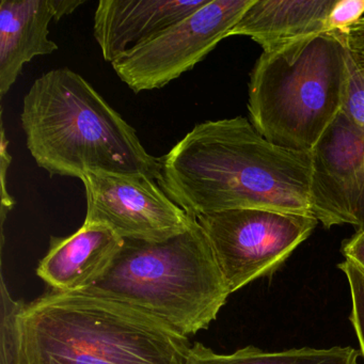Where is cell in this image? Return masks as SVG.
Listing matches in <instances>:
<instances>
[{"instance_id":"obj_1","label":"cell","mask_w":364,"mask_h":364,"mask_svg":"<svg viewBox=\"0 0 364 364\" xmlns=\"http://www.w3.org/2000/svg\"><path fill=\"white\" fill-rule=\"evenodd\" d=\"M159 161V187L195 218L238 208L312 215L310 152L272 144L244 117L195 125Z\"/></svg>"},{"instance_id":"obj_2","label":"cell","mask_w":364,"mask_h":364,"mask_svg":"<svg viewBox=\"0 0 364 364\" xmlns=\"http://www.w3.org/2000/svg\"><path fill=\"white\" fill-rule=\"evenodd\" d=\"M0 364H187L188 338L121 302L46 291L29 304L1 283Z\"/></svg>"},{"instance_id":"obj_3","label":"cell","mask_w":364,"mask_h":364,"mask_svg":"<svg viewBox=\"0 0 364 364\" xmlns=\"http://www.w3.org/2000/svg\"><path fill=\"white\" fill-rule=\"evenodd\" d=\"M27 148L50 176L82 178L89 172L144 174L157 181L161 161L137 132L85 80L56 69L35 80L23 103Z\"/></svg>"},{"instance_id":"obj_4","label":"cell","mask_w":364,"mask_h":364,"mask_svg":"<svg viewBox=\"0 0 364 364\" xmlns=\"http://www.w3.org/2000/svg\"><path fill=\"white\" fill-rule=\"evenodd\" d=\"M84 291L131 306L186 338L206 329L231 295L198 220L163 242L124 240L107 272Z\"/></svg>"},{"instance_id":"obj_5","label":"cell","mask_w":364,"mask_h":364,"mask_svg":"<svg viewBox=\"0 0 364 364\" xmlns=\"http://www.w3.org/2000/svg\"><path fill=\"white\" fill-rule=\"evenodd\" d=\"M340 33H323L263 52L249 82L248 109L264 138L310 152L340 114L348 74Z\"/></svg>"},{"instance_id":"obj_6","label":"cell","mask_w":364,"mask_h":364,"mask_svg":"<svg viewBox=\"0 0 364 364\" xmlns=\"http://www.w3.org/2000/svg\"><path fill=\"white\" fill-rule=\"evenodd\" d=\"M230 291L272 276L312 233L317 219L267 208H238L197 217Z\"/></svg>"},{"instance_id":"obj_7","label":"cell","mask_w":364,"mask_h":364,"mask_svg":"<svg viewBox=\"0 0 364 364\" xmlns=\"http://www.w3.org/2000/svg\"><path fill=\"white\" fill-rule=\"evenodd\" d=\"M255 0H210L208 5L129 50L112 63L135 93L167 86L193 70L219 42L230 37Z\"/></svg>"},{"instance_id":"obj_8","label":"cell","mask_w":364,"mask_h":364,"mask_svg":"<svg viewBox=\"0 0 364 364\" xmlns=\"http://www.w3.org/2000/svg\"><path fill=\"white\" fill-rule=\"evenodd\" d=\"M82 182L87 198L84 223L104 225L123 240L163 242L197 220L144 174L89 172Z\"/></svg>"},{"instance_id":"obj_9","label":"cell","mask_w":364,"mask_h":364,"mask_svg":"<svg viewBox=\"0 0 364 364\" xmlns=\"http://www.w3.org/2000/svg\"><path fill=\"white\" fill-rule=\"evenodd\" d=\"M311 214L364 231V129L343 110L310 151Z\"/></svg>"},{"instance_id":"obj_10","label":"cell","mask_w":364,"mask_h":364,"mask_svg":"<svg viewBox=\"0 0 364 364\" xmlns=\"http://www.w3.org/2000/svg\"><path fill=\"white\" fill-rule=\"evenodd\" d=\"M208 3L210 0H101L95 10L93 33L104 59L114 63Z\"/></svg>"},{"instance_id":"obj_11","label":"cell","mask_w":364,"mask_h":364,"mask_svg":"<svg viewBox=\"0 0 364 364\" xmlns=\"http://www.w3.org/2000/svg\"><path fill=\"white\" fill-rule=\"evenodd\" d=\"M124 240L99 225L84 223L73 235L50 237L37 274L55 291H84L103 277Z\"/></svg>"},{"instance_id":"obj_12","label":"cell","mask_w":364,"mask_h":364,"mask_svg":"<svg viewBox=\"0 0 364 364\" xmlns=\"http://www.w3.org/2000/svg\"><path fill=\"white\" fill-rule=\"evenodd\" d=\"M53 20L52 0H1L0 97L9 92L26 63L58 50V46L48 39Z\"/></svg>"},{"instance_id":"obj_13","label":"cell","mask_w":364,"mask_h":364,"mask_svg":"<svg viewBox=\"0 0 364 364\" xmlns=\"http://www.w3.org/2000/svg\"><path fill=\"white\" fill-rule=\"evenodd\" d=\"M336 0H255L231 36H245L274 50L309 36L326 33V22Z\"/></svg>"},{"instance_id":"obj_14","label":"cell","mask_w":364,"mask_h":364,"mask_svg":"<svg viewBox=\"0 0 364 364\" xmlns=\"http://www.w3.org/2000/svg\"><path fill=\"white\" fill-rule=\"evenodd\" d=\"M360 353L350 346L327 349L304 347L267 353L250 345L231 355H221L197 342L189 349L187 364H359Z\"/></svg>"},{"instance_id":"obj_15","label":"cell","mask_w":364,"mask_h":364,"mask_svg":"<svg viewBox=\"0 0 364 364\" xmlns=\"http://www.w3.org/2000/svg\"><path fill=\"white\" fill-rule=\"evenodd\" d=\"M338 267L348 281L351 297L349 318L359 341L360 353L364 358V272L349 259L338 264Z\"/></svg>"},{"instance_id":"obj_16","label":"cell","mask_w":364,"mask_h":364,"mask_svg":"<svg viewBox=\"0 0 364 364\" xmlns=\"http://www.w3.org/2000/svg\"><path fill=\"white\" fill-rule=\"evenodd\" d=\"M347 63L348 74L342 110L355 124L364 129V84L349 58Z\"/></svg>"},{"instance_id":"obj_17","label":"cell","mask_w":364,"mask_h":364,"mask_svg":"<svg viewBox=\"0 0 364 364\" xmlns=\"http://www.w3.org/2000/svg\"><path fill=\"white\" fill-rule=\"evenodd\" d=\"M364 18V0H336L326 22V33H345Z\"/></svg>"},{"instance_id":"obj_18","label":"cell","mask_w":364,"mask_h":364,"mask_svg":"<svg viewBox=\"0 0 364 364\" xmlns=\"http://www.w3.org/2000/svg\"><path fill=\"white\" fill-rule=\"evenodd\" d=\"M349 60L364 84V18L342 33Z\"/></svg>"},{"instance_id":"obj_19","label":"cell","mask_w":364,"mask_h":364,"mask_svg":"<svg viewBox=\"0 0 364 364\" xmlns=\"http://www.w3.org/2000/svg\"><path fill=\"white\" fill-rule=\"evenodd\" d=\"M8 141L6 138L5 127L1 124V185H3V193H1V215H3V223L5 221V216L14 205V201L7 193L6 188V174L11 163V156L8 153Z\"/></svg>"},{"instance_id":"obj_20","label":"cell","mask_w":364,"mask_h":364,"mask_svg":"<svg viewBox=\"0 0 364 364\" xmlns=\"http://www.w3.org/2000/svg\"><path fill=\"white\" fill-rule=\"evenodd\" d=\"M342 253L345 259L353 262L364 272V231L355 232V235L345 240Z\"/></svg>"},{"instance_id":"obj_21","label":"cell","mask_w":364,"mask_h":364,"mask_svg":"<svg viewBox=\"0 0 364 364\" xmlns=\"http://www.w3.org/2000/svg\"><path fill=\"white\" fill-rule=\"evenodd\" d=\"M84 3V0H52V6L55 11V21H59L63 16L73 14Z\"/></svg>"}]
</instances>
